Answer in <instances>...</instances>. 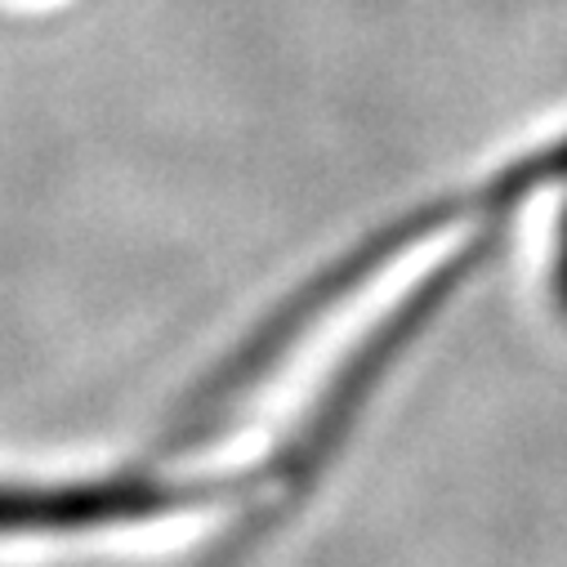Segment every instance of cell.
I'll list each match as a JSON object with an SVG mask.
<instances>
[{
	"label": "cell",
	"mask_w": 567,
	"mask_h": 567,
	"mask_svg": "<svg viewBox=\"0 0 567 567\" xmlns=\"http://www.w3.org/2000/svg\"><path fill=\"white\" fill-rule=\"evenodd\" d=\"M496 250V228L483 233L478 241H470L465 250H456L443 268H434L430 277L415 281V291L362 340V349L340 367V375L331 380V389L318 398V406L305 415V424L296 430V439L268 461V478L281 492H300L305 483H313V474L322 470V461L344 443V434L353 430L358 411L367 406V398L375 393V384L389 375V367L420 340V331L430 327L452 296L465 281L487 264V255Z\"/></svg>",
	"instance_id": "6da1fadb"
},
{
	"label": "cell",
	"mask_w": 567,
	"mask_h": 567,
	"mask_svg": "<svg viewBox=\"0 0 567 567\" xmlns=\"http://www.w3.org/2000/svg\"><path fill=\"white\" fill-rule=\"evenodd\" d=\"M268 465L228 478H166V474H103L76 483H0V536H63L94 527L153 523L224 505L268 487Z\"/></svg>",
	"instance_id": "7a4b0ae2"
},
{
	"label": "cell",
	"mask_w": 567,
	"mask_h": 567,
	"mask_svg": "<svg viewBox=\"0 0 567 567\" xmlns=\"http://www.w3.org/2000/svg\"><path fill=\"white\" fill-rule=\"evenodd\" d=\"M549 296L554 309L567 318V206L558 215V233H554V264H549Z\"/></svg>",
	"instance_id": "277c9868"
},
{
	"label": "cell",
	"mask_w": 567,
	"mask_h": 567,
	"mask_svg": "<svg viewBox=\"0 0 567 567\" xmlns=\"http://www.w3.org/2000/svg\"><path fill=\"white\" fill-rule=\"evenodd\" d=\"M554 184H567V130L558 138H549V144L523 153L505 171H496L487 184H478V202H483L487 219L505 224L509 210H518L532 193L554 188Z\"/></svg>",
	"instance_id": "3957f363"
}]
</instances>
